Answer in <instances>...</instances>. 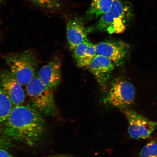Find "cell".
<instances>
[{
    "mask_svg": "<svg viewBox=\"0 0 157 157\" xmlns=\"http://www.w3.org/2000/svg\"><path fill=\"white\" fill-rule=\"evenodd\" d=\"M45 129L46 124L42 114L28 105H15L5 121V134L29 146L38 142Z\"/></svg>",
    "mask_w": 157,
    "mask_h": 157,
    "instance_id": "6da1fadb",
    "label": "cell"
},
{
    "mask_svg": "<svg viewBox=\"0 0 157 157\" xmlns=\"http://www.w3.org/2000/svg\"><path fill=\"white\" fill-rule=\"evenodd\" d=\"M132 15L130 4L125 0H114L110 8L100 17L99 21L87 28V32L122 33Z\"/></svg>",
    "mask_w": 157,
    "mask_h": 157,
    "instance_id": "7a4b0ae2",
    "label": "cell"
},
{
    "mask_svg": "<svg viewBox=\"0 0 157 157\" xmlns=\"http://www.w3.org/2000/svg\"><path fill=\"white\" fill-rule=\"evenodd\" d=\"M9 70L21 85H27L35 76L37 60L32 53L25 52L5 56Z\"/></svg>",
    "mask_w": 157,
    "mask_h": 157,
    "instance_id": "3957f363",
    "label": "cell"
},
{
    "mask_svg": "<svg viewBox=\"0 0 157 157\" xmlns=\"http://www.w3.org/2000/svg\"><path fill=\"white\" fill-rule=\"evenodd\" d=\"M26 90L33 107L39 112L48 116L56 114V108L53 90L45 86L38 77L33 78L26 85Z\"/></svg>",
    "mask_w": 157,
    "mask_h": 157,
    "instance_id": "277c9868",
    "label": "cell"
},
{
    "mask_svg": "<svg viewBox=\"0 0 157 157\" xmlns=\"http://www.w3.org/2000/svg\"><path fill=\"white\" fill-rule=\"evenodd\" d=\"M135 91L130 82L121 78L115 79L103 98L104 103L111 107L128 108L134 102Z\"/></svg>",
    "mask_w": 157,
    "mask_h": 157,
    "instance_id": "5b68a950",
    "label": "cell"
},
{
    "mask_svg": "<svg viewBox=\"0 0 157 157\" xmlns=\"http://www.w3.org/2000/svg\"><path fill=\"white\" fill-rule=\"evenodd\" d=\"M121 110L128 121V131L131 138H148L157 128V122L147 119L134 110L128 108Z\"/></svg>",
    "mask_w": 157,
    "mask_h": 157,
    "instance_id": "8992f818",
    "label": "cell"
},
{
    "mask_svg": "<svg viewBox=\"0 0 157 157\" xmlns=\"http://www.w3.org/2000/svg\"><path fill=\"white\" fill-rule=\"evenodd\" d=\"M95 45L97 55L109 58L115 64L122 63L129 52L128 45L121 41H105Z\"/></svg>",
    "mask_w": 157,
    "mask_h": 157,
    "instance_id": "52a82bcc",
    "label": "cell"
},
{
    "mask_svg": "<svg viewBox=\"0 0 157 157\" xmlns=\"http://www.w3.org/2000/svg\"><path fill=\"white\" fill-rule=\"evenodd\" d=\"M0 83L13 105H21L24 103L25 92L21 84L9 70L0 72Z\"/></svg>",
    "mask_w": 157,
    "mask_h": 157,
    "instance_id": "ba28073f",
    "label": "cell"
},
{
    "mask_svg": "<svg viewBox=\"0 0 157 157\" xmlns=\"http://www.w3.org/2000/svg\"><path fill=\"white\" fill-rule=\"evenodd\" d=\"M115 64L109 58L97 55L88 66L90 71L95 76L98 83L104 87L113 73Z\"/></svg>",
    "mask_w": 157,
    "mask_h": 157,
    "instance_id": "9c48e42d",
    "label": "cell"
},
{
    "mask_svg": "<svg viewBox=\"0 0 157 157\" xmlns=\"http://www.w3.org/2000/svg\"><path fill=\"white\" fill-rule=\"evenodd\" d=\"M83 17H75L67 22V37L69 46L73 50L80 43L88 41L87 28L84 25Z\"/></svg>",
    "mask_w": 157,
    "mask_h": 157,
    "instance_id": "30bf717a",
    "label": "cell"
},
{
    "mask_svg": "<svg viewBox=\"0 0 157 157\" xmlns=\"http://www.w3.org/2000/svg\"><path fill=\"white\" fill-rule=\"evenodd\" d=\"M37 77L47 87L53 90L61 80L60 61L56 58L51 60L40 69Z\"/></svg>",
    "mask_w": 157,
    "mask_h": 157,
    "instance_id": "8fae6325",
    "label": "cell"
},
{
    "mask_svg": "<svg viewBox=\"0 0 157 157\" xmlns=\"http://www.w3.org/2000/svg\"><path fill=\"white\" fill-rule=\"evenodd\" d=\"M114 0H91V5L83 18L84 22L101 17L110 8Z\"/></svg>",
    "mask_w": 157,
    "mask_h": 157,
    "instance_id": "7c38bea8",
    "label": "cell"
},
{
    "mask_svg": "<svg viewBox=\"0 0 157 157\" xmlns=\"http://www.w3.org/2000/svg\"><path fill=\"white\" fill-rule=\"evenodd\" d=\"M13 104L0 83V123L5 122L13 109Z\"/></svg>",
    "mask_w": 157,
    "mask_h": 157,
    "instance_id": "4fadbf2b",
    "label": "cell"
},
{
    "mask_svg": "<svg viewBox=\"0 0 157 157\" xmlns=\"http://www.w3.org/2000/svg\"><path fill=\"white\" fill-rule=\"evenodd\" d=\"M34 4L47 10H58L61 6L60 0H29Z\"/></svg>",
    "mask_w": 157,
    "mask_h": 157,
    "instance_id": "5bb4252c",
    "label": "cell"
},
{
    "mask_svg": "<svg viewBox=\"0 0 157 157\" xmlns=\"http://www.w3.org/2000/svg\"><path fill=\"white\" fill-rule=\"evenodd\" d=\"M97 56L96 45L90 43L83 58L77 63L78 66V67H82L89 66L92 61Z\"/></svg>",
    "mask_w": 157,
    "mask_h": 157,
    "instance_id": "9a60e30c",
    "label": "cell"
},
{
    "mask_svg": "<svg viewBox=\"0 0 157 157\" xmlns=\"http://www.w3.org/2000/svg\"><path fill=\"white\" fill-rule=\"evenodd\" d=\"M139 157H157V140L151 141L143 147Z\"/></svg>",
    "mask_w": 157,
    "mask_h": 157,
    "instance_id": "2e32d148",
    "label": "cell"
},
{
    "mask_svg": "<svg viewBox=\"0 0 157 157\" xmlns=\"http://www.w3.org/2000/svg\"><path fill=\"white\" fill-rule=\"evenodd\" d=\"M90 42L89 41H86L78 44L73 50L74 56L77 63L82 59Z\"/></svg>",
    "mask_w": 157,
    "mask_h": 157,
    "instance_id": "e0dca14e",
    "label": "cell"
},
{
    "mask_svg": "<svg viewBox=\"0 0 157 157\" xmlns=\"http://www.w3.org/2000/svg\"><path fill=\"white\" fill-rule=\"evenodd\" d=\"M0 157H15L5 150L0 148Z\"/></svg>",
    "mask_w": 157,
    "mask_h": 157,
    "instance_id": "ac0fdd59",
    "label": "cell"
},
{
    "mask_svg": "<svg viewBox=\"0 0 157 157\" xmlns=\"http://www.w3.org/2000/svg\"><path fill=\"white\" fill-rule=\"evenodd\" d=\"M54 157H73L70 156H67L60 155V156H56Z\"/></svg>",
    "mask_w": 157,
    "mask_h": 157,
    "instance_id": "d6986e66",
    "label": "cell"
},
{
    "mask_svg": "<svg viewBox=\"0 0 157 157\" xmlns=\"http://www.w3.org/2000/svg\"><path fill=\"white\" fill-rule=\"evenodd\" d=\"M4 1V0H0V4H1L2 2H3V1Z\"/></svg>",
    "mask_w": 157,
    "mask_h": 157,
    "instance_id": "ffe728a7",
    "label": "cell"
}]
</instances>
